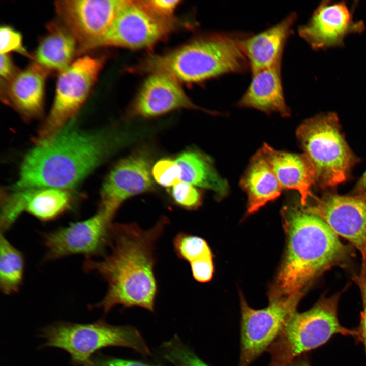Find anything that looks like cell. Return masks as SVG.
<instances>
[{"mask_svg":"<svg viewBox=\"0 0 366 366\" xmlns=\"http://www.w3.org/2000/svg\"><path fill=\"white\" fill-rule=\"evenodd\" d=\"M352 279L359 289L362 302L359 324L356 328L358 334L356 341L363 345L366 356V257L362 258L360 271L354 274Z\"/></svg>","mask_w":366,"mask_h":366,"instance_id":"cell-31","label":"cell"},{"mask_svg":"<svg viewBox=\"0 0 366 366\" xmlns=\"http://www.w3.org/2000/svg\"><path fill=\"white\" fill-rule=\"evenodd\" d=\"M287 366H311V364L309 358L305 354L297 357Z\"/></svg>","mask_w":366,"mask_h":366,"instance_id":"cell-37","label":"cell"},{"mask_svg":"<svg viewBox=\"0 0 366 366\" xmlns=\"http://www.w3.org/2000/svg\"><path fill=\"white\" fill-rule=\"evenodd\" d=\"M176 26L174 18L158 15L143 1L126 0L94 49L103 46L130 49L148 47L166 37Z\"/></svg>","mask_w":366,"mask_h":366,"instance_id":"cell-9","label":"cell"},{"mask_svg":"<svg viewBox=\"0 0 366 366\" xmlns=\"http://www.w3.org/2000/svg\"><path fill=\"white\" fill-rule=\"evenodd\" d=\"M351 193L366 194V171L356 183Z\"/></svg>","mask_w":366,"mask_h":366,"instance_id":"cell-36","label":"cell"},{"mask_svg":"<svg viewBox=\"0 0 366 366\" xmlns=\"http://www.w3.org/2000/svg\"><path fill=\"white\" fill-rule=\"evenodd\" d=\"M104 61L103 57L84 55L59 73L54 102L37 140L53 135L77 114L96 82Z\"/></svg>","mask_w":366,"mask_h":366,"instance_id":"cell-8","label":"cell"},{"mask_svg":"<svg viewBox=\"0 0 366 366\" xmlns=\"http://www.w3.org/2000/svg\"><path fill=\"white\" fill-rule=\"evenodd\" d=\"M12 51L32 59V56L23 46L21 33L9 25H2L0 28V53L5 54Z\"/></svg>","mask_w":366,"mask_h":366,"instance_id":"cell-30","label":"cell"},{"mask_svg":"<svg viewBox=\"0 0 366 366\" xmlns=\"http://www.w3.org/2000/svg\"><path fill=\"white\" fill-rule=\"evenodd\" d=\"M19 70L8 54H1V86L8 82Z\"/></svg>","mask_w":366,"mask_h":366,"instance_id":"cell-35","label":"cell"},{"mask_svg":"<svg viewBox=\"0 0 366 366\" xmlns=\"http://www.w3.org/2000/svg\"><path fill=\"white\" fill-rule=\"evenodd\" d=\"M151 173L154 180L165 187H172L181 181L180 169L175 160L171 159H162L157 162Z\"/></svg>","mask_w":366,"mask_h":366,"instance_id":"cell-29","label":"cell"},{"mask_svg":"<svg viewBox=\"0 0 366 366\" xmlns=\"http://www.w3.org/2000/svg\"><path fill=\"white\" fill-rule=\"evenodd\" d=\"M261 149L282 189L297 190L300 203L305 204L313 195L311 188L316 178L314 169L306 156L277 150L266 144Z\"/></svg>","mask_w":366,"mask_h":366,"instance_id":"cell-21","label":"cell"},{"mask_svg":"<svg viewBox=\"0 0 366 366\" xmlns=\"http://www.w3.org/2000/svg\"><path fill=\"white\" fill-rule=\"evenodd\" d=\"M296 18V14L291 13L271 27L242 38V50L252 73L281 63L285 45Z\"/></svg>","mask_w":366,"mask_h":366,"instance_id":"cell-19","label":"cell"},{"mask_svg":"<svg viewBox=\"0 0 366 366\" xmlns=\"http://www.w3.org/2000/svg\"><path fill=\"white\" fill-rule=\"evenodd\" d=\"M144 4L156 14L166 18H171L180 1L178 0L143 1Z\"/></svg>","mask_w":366,"mask_h":366,"instance_id":"cell-34","label":"cell"},{"mask_svg":"<svg viewBox=\"0 0 366 366\" xmlns=\"http://www.w3.org/2000/svg\"><path fill=\"white\" fill-rule=\"evenodd\" d=\"M181 170V181L213 191L221 199L228 192V185L217 173L211 159L195 149L180 154L175 160Z\"/></svg>","mask_w":366,"mask_h":366,"instance_id":"cell-24","label":"cell"},{"mask_svg":"<svg viewBox=\"0 0 366 366\" xmlns=\"http://www.w3.org/2000/svg\"><path fill=\"white\" fill-rule=\"evenodd\" d=\"M162 217L150 228L135 223H112L108 246L110 252L99 260L86 258V272H97L107 283L106 294L90 308H102L108 313L114 307L143 308L154 313L158 292L155 273V250L168 224Z\"/></svg>","mask_w":366,"mask_h":366,"instance_id":"cell-1","label":"cell"},{"mask_svg":"<svg viewBox=\"0 0 366 366\" xmlns=\"http://www.w3.org/2000/svg\"><path fill=\"white\" fill-rule=\"evenodd\" d=\"M194 279L201 283L207 282L212 279L214 267L213 257L201 258L190 263Z\"/></svg>","mask_w":366,"mask_h":366,"instance_id":"cell-32","label":"cell"},{"mask_svg":"<svg viewBox=\"0 0 366 366\" xmlns=\"http://www.w3.org/2000/svg\"><path fill=\"white\" fill-rule=\"evenodd\" d=\"M174 251L179 258L189 263L213 257L207 242L202 238L185 232L177 234L173 240Z\"/></svg>","mask_w":366,"mask_h":366,"instance_id":"cell-26","label":"cell"},{"mask_svg":"<svg viewBox=\"0 0 366 366\" xmlns=\"http://www.w3.org/2000/svg\"><path fill=\"white\" fill-rule=\"evenodd\" d=\"M124 0H61L54 2L62 23L75 38L78 55L94 49L109 29Z\"/></svg>","mask_w":366,"mask_h":366,"instance_id":"cell-12","label":"cell"},{"mask_svg":"<svg viewBox=\"0 0 366 366\" xmlns=\"http://www.w3.org/2000/svg\"><path fill=\"white\" fill-rule=\"evenodd\" d=\"M140 135L139 131L129 130L92 133L65 126L37 140L23 160L15 191L72 188L115 150Z\"/></svg>","mask_w":366,"mask_h":366,"instance_id":"cell-2","label":"cell"},{"mask_svg":"<svg viewBox=\"0 0 366 366\" xmlns=\"http://www.w3.org/2000/svg\"><path fill=\"white\" fill-rule=\"evenodd\" d=\"M1 232L0 288L6 295L17 293L23 282L24 259L22 253Z\"/></svg>","mask_w":366,"mask_h":366,"instance_id":"cell-25","label":"cell"},{"mask_svg":"<svg viewBox=\"0 0 366 366\" xmlns=\"http://www.w3.org/2000/svg\"><path fill=\"white\" fill-rule=\"evenodd\" d=\"M164 359L174 366H209L175 335L160 347Z\"/></svg>","mask_w":366,"mask_h":366,"instance_id":"cell-27","label":"cell"},{"mask_svg":"<svg viewBox=\"0 0 366 366\" xmlns=\"http://www.w3.org/2000/svg\"><path fill=\"white\" fill-rule=\"evenodd\" d=\"M282 212L286 251L269 299L302 298L324 272L334 267H349L355 256V248L342 242L323 220L300 201L285 206Z\"/></svg>","mask_w":366,"mask_h":366,"instance_id":"cell-3","label":"cell"},{"mask_svg":"<svg viewBox=\"0 0 366 366\" xmlns=\"http://www.w3.org/2000/svg\"><path fill=\"white\" fill-rule=\"evenodd\" d=\"M151 163L150 154L142 148L115 164L103 182L98 211L112 222L125 200L151 191Z\"/></svg>","mask_w":366,"mask_h":366,"instance_id":"cell-13","label":"cell"},{"mask_svg":"<svg viewBox=\"0 0 366 366\" xmlns=\"http://www.w3.org/2000/svg\"><path fill=\"white\" fill-rule=\"evenodd\" d=\"M112 223L98 211L87 219L45 233V259L55 260L75 254L92 258L103 254L108 246Z\"/></svg>","mask_w":366,"mask_h":366,"instance_id":"cell-14","label":"cell"},{"mask_svg":"<svg viewBox=\"0 0 366 366\" xmlns=\"http://www.w3.org/2000/svg\"><path fill=\"white\" fill-rule=\"evenodd\" d=\"M242 38L229 33L209 34L167 53L151 55L139 69L167 73L186 83L243 73L249 66L241 46Z\"/></svg>","mask_w":366,"mask_h":366,"instance_id":"cell-4","label":"cell"},{"mask_svg":"<svg viewBox=\"0 0 366 366\" xmlns=\"http://www.w3.org/2000/svg\"><path fill=\"white\" fill-rule=\"evenodd\" d=\"M240 184L248 196L249 214L278 198L283 190L261 149L253 157Z\"/></svg>","mask_w":366,"mask_h":366,"instance_id":"cell-23","label":"cell"},{"mask_svg":"<svg viewBox=\"0 0 366 366\" xmlns=\"http://www.w3.org/2000/svg\"><path fill=\"white\" fill-rule=\"evenodd\" d=\"M251 82L238 102L240 107L288 117L290 110L283 92L281 63L252 73Z\"/></svg>","mask_w":366,"mask_h":366,"instance_id":"cell-20","label":"cell"},{"mask_svg":"<svg viewBox=\"0 0 366 366\" xmlns=\"http://www.w3.org/2000/svg\"><path fill=\"white\" fill-rule=\"evenodd\" d=\"M86 366H161L143 361L108 357L102 355L93 356Z\"/></svg>","mask_w":366,"mask_h":366,"instance_id":"cell-33","label":"cell"},{"mask_svg":"<svg viewBox=\"0 0 366 366\" xmlns=\"http://www.w3.org/2000/svg\"><path fill=\"white\" fill-rule=\"evenodd\" d=\"M47 30L32 56V62L50 73L54 71L60 73L67 68L78 55V43L61 21L51 22Z\"/></svg>","mask_w":366,"mask_h":366,"instance_id":"cell-22","label":"cell"},{"mask_svg":"<svg viewBox=\"0 0 366 366\" xmlns=\"http://www.w3.org/2000/svg\"><path fill=\"white\" fill-rule=\"evenodd\" d=\"M181 108L200 110L177 80L167 73L154 72L144 82L129 115L131 117L150 118Z\"/></svg>","mask_w":366,"mask_h":366,"instance_id":"cell-17","label":"cell"},{"mask_svg":"<svg viewBox=\"0 0 366 366\" xmlns=\"http://www.w3.org/2000/svg\"><path fill=\"white\" fill-rule=\"evenodd\" d=\"M353 13L345 2L322 1L308 23L299 27L298 34L314 50L342 47L346 37L365 29L362 21L354 20Z\"/></svg>","mask_w":366,"mask_h":366,"instance_id":"cell-15","label":"cell"},{"mask_svg":"<svg viewBox=\"0 0 366 366\" xmlns=\"http://www.w3.org/2000/svg\"><path fill=\"white\" fill-rule=\"evenodd\" d=\"M41 337L46 339L43 346L66 351L75 366H86L96 351L107 347H124L145 357L151 355L148 345L136 328L112 325L103 320L88 324L56 322L42 328Z\"/></svg>","mask_w":366,"mask_h":366,"instance_id":"cell-7","label":"cell"},{"mask_svg":"<svg viewBox=\"0 0 366 366\" xmlns=\"http://www.w3.org/2000/svg\"><path fill=\"white\" fill-rule=\"evenodd\" d=\"M170 194L173 203L187 210H195L202 204L200 192L193 185L180 181L170 189Z\"/></svg>","mask_w":366,"mask_h":366,"instance_id":"cell-28","label":"cell"},{"mask_svg":"<svg viewBox=\"0 0 366 366\" xmlns=\"http://www.w3.org/2000/svg\"><path fill=\"white\" fill-rule=\"evenodd\" d=\"M337 114L322 113L302 123L296 136L315 172V185L322 189L345 182L357 162L345 140Z\"/></svg>","mask_w":366,"mask_h":366,"instance_id":"cell-6","label":"cell"},{"mask_svg":"<svg viewBox=\"0 0 366 366\" xmlns=\"http://www.w3.org/2000/svg\"><path fill=\"white\" fill-rule=\"evenodd\" d=\"M49 73L32 62L1 86L2 100L12 106L25 118L40 116L43 110L45 83Z\"/></svg>","mask_w":366,"mask_h":366,"instance_id":"cell-18","label":"cell"},{"mask_svg":"<svg viewBox=\"0 0 366 366\" xmlns=\"http://www.w3.org/2000/svg\"><path fill=\"white\" fill-rule=\"evenodd\" d=\"M305 206L366 257V194L313 195Z\"/></svg>","mask_w":366,"mask_h":366,"instance_id":"cell-11","label":"cell"},{"mask_svg":"<svg viewBox=\"0 0 366 366\" xmlns=\"http://www.w3.org/2000/svg\"><path fill=\"white\" fill-rule=\"evenodd\" d=\"M73 204L72 196L64 189L48 188L15 191L2 203L1 229L7 231L23 212L41 221L53 220L71 209Z\"/></svg>","mask_w":366,"mask_h":366,"instance_id":"cell-16","label":"cell"},{"mask_svg":"<svg viewBox=\"0 0 366 366\" xmlns=\"http://www.w3.org/2000/svg\"><path fill=\"white\" fill-rule=\"evenodd\" d=\"M301 299L269 300L262 309L251 308L241 296L240 354L238 366H249L267 350L289 316L297 311Z\"/></svg>","mask_w":366,"mask_h":366,"instance_id":"cell-10","label":"cell"},{"mask_svg":"<svg viewBox=\"0 0 366 366\" xmlns=\"http://www.w3.org/2000/svg\"><path fill=\"white\" fill-rule=\"evenodd\" d=\"M340 293L322 295L310 309L292 313L267 351L268 366H287L297 357L327 343L334 335L357 338L356 329L342 326L338 316Z\"/></svg>","mask_w":366,"mask_h":366,"instance_id":"cell-5","label":"cell"}]
</instances>
